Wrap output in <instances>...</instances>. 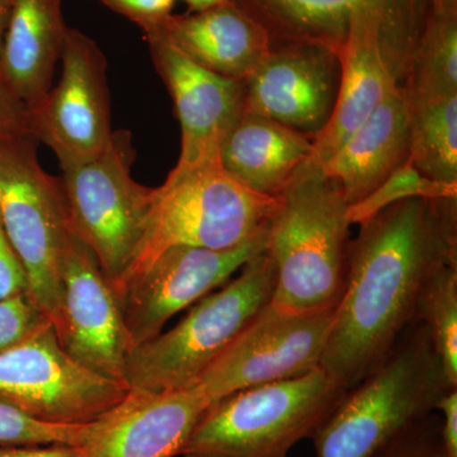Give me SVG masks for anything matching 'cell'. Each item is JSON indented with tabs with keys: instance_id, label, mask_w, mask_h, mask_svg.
I'll return each mask as SVG.
<instances>
[{
	"instance_id": "obj_1",
	"label": "cell",
	"mask_w": 457,
	"mask_h": 457,
	"mask_svg": "<svg viewBox=\"0 0 457 457\" xmlns=\"http://www.w3.org/2000/svg\"><path fill=\"white\" fill-rule=\"evenodd\" d=\"M450 262L457 263V201L408 198L362 222L320 368L345 390L359 384L416 323L423 286Z\"/></svg>"
},
{
	"instance_id": "obj_2",
	"label": "cell",
	"mask_w": 457,
	"mask_h": 457,
	"mask_svg": "<svg viewBox=\"0 0 457 457\" xmlns=\"http://www.w3.org/2000/svg\"><path fill=\"white\" fill-rule=\"evenodd\" d=\"M347 210L341 187L312 156L279 195L267 230L270 305L294 314L335 311L351 243Z\"/></svg>"
},
{
	"instance_id": "obj_3",
	"label": "cell",
	"mask_w": 457,
	"mask_h": 457,
	"mask_svg": "<svg viewBox=\"0 0 457 457\" xmlns=\"http://www.w3.org/2000/svg\"><path fill=\"white\" fill-rule=\"evenodd\" d=\"M428 330L414 323L365 378L345 390L312 436L315 457H375L437 411L453 389Z\"/></svg>"
},
{
	"instance_id": "obj_4",
	"label": "cell",
	"mask_w": 457,
	"mask_h": 457,
	"mask_svg": "<svg viewBox=\"0 0 457 457\" xmlns=\"http://www.w3.org/2000/svg\"><path fill=\"white\" fill-rule=\"evenodd\" d=\"M278 204V197L255 194L234 179L220 159L174 167L150 191L143 237L123 282L170 246L224 251L245 245L266 233Z\"/></svg>"
},
{
	"instance_id": "obj_5",
	"label": "cell",
	"mask_w": 457,
	"mask_h": 457,
	"mask_svg": "<svg viewBox=\"0 0 457 457\" xmlns=\"http://www.w3.org/2000/svg\"><path fill=\"white\" fill-rule=\"evenodd\" d=\"M345 390L321 368L258 385L213 402L183 457H288L312 438Z\"/></svg>"
},
{
	"instance_id": "obj_6",
	"label": "cell",
	"mask_w": 457,
	"mask_h": 457,
	"mask_svg": "<svg viewBox=\"0 0 457 457\" xmlns=\"http://www.w3.org/2000/svg\"><path fill=\"white\" fill-rule=\"evenodd\" d=\"M275 269L266 252L239 276L198 300L176 327L132 348L126 360L129 389L167 392L195 386L237 337L270 302Z\"/></svg>"
},
{
	"instance_id": "obj_7",
	"label": "cell",
	"mask_w": 457,
	"mask_h": 457,
	"mask_svg": "<svg viewBox=\"0 0 457 457\" xmlns=\"http://www.w3.org/2000/svg\"><path fill=\"white\" fill-rule=\"evenodd\" d=\"M32 135L0 139V218L29 279V297L60 326L71 224L60 179L44 170Z\"/></svg>"
},
{
	"instance_id": "obj_8",
	"label": "cell",
	"mask_w": 457,
	"mask_h": 457,
	"mask_svg": "<svg viewBox=\"0 0 457 457\" xmlns=\"http://www.w3.org/2000/svg\"><path fill=\"white\" fill-rule=\"evenodd\" d=\"M134 152L129 132H113L99 154L62 167L60 179L71 231L95 253L114 291L137 255L152 191L132 179Z\"/></svg>"
},
{
	"instance_id": "obj_9",
	"label": "cell",
	"mask_w": 457,
	"mask_h": 457,
	"mask_svg": "<svg viewBox=\"0 0 457 457\" xmlns=\"http://www.w3.org/2000/svg\"><path fill=\"white\" fill-rule=\"evenodd\" d=\"M254 18L272 44L312 42L342 49L352 23L374 21L383 36V53L396 82L411 71L425 25L428 0H230Z\"/></svg>"
},
{
	"instance_id": "obj_10",
	"label": "cell",
	"mask_w": 457,
	"mask_h": 457,
	"mask_svg": "<svg viewBox=\"0 0 457 457\" xmlns=\"http://www.w3.org/2000/svg\"><path fill=\"white\" fill-rule=\"evenodd\" d=\"M75 362L53 324L17 347L0 352V399L54 425H88L129 393Z\"/></svg>"
},
{
	"instance_id": "obj_11",
	"label": "cell",
	"mask_w": 457,
	"mask_h": 457,
	"mask_svg": "<svg viewBox=\"0 0 457 457\" xmlns=\"http://www.w3.org/2000/svg\"><path fill=\"white\" fill-rule=\"evenodd\" d=\"M60 62V80L29 110V128L38 143L55 153L62 168L99 154L114 131L107 60L97 42L69 27Z\"/></svg>"
},
{
	"instance_id": "obj_12",
	"label": "cell",
	"mask_w": 457,
	"mask_h": 457,
	"mask_svg": "<svg viewBox=\"0 0 457 457\" xmlns=\"http://www.w3.org/2000/svg\"><path fill=\"white\" fill-rule=\"evenodd\" d=\"M266 245L267 231L224 251L189 245L165 249L114 291L132 348L161 335L173 315L227 284L246 262L263 253Z\"/></svg>"
},
{
	"instance_id": "obj_13",
	"label": "cell",
	"mask_w": 457,
	"mask_h": 457,
	"mask_svg": "<svg viewBox=\"0 0 457 457\" xmlns=\"http://www.w3.org/2000/svg\"><path fill=\"white\" fill-rule=\"evenodd\" d=\"M332 312L294 314L267 303L198 381L213 403L320 368Z\"/></svg>"
},
{
	"instance_id": "obj_14",
	"label": "cell",
	"mask_w": 457,
	"mask_h": 457,
	"mask_svg": "<svg viewBox=\"0 0 457 457\" xmlns=\"http://www.w3.org/2000/svg\"><path fill=\"white\" fill-rule=\"evenodd\" d=\"M56 335L75 362L128 386L126 360L132 345L119 299L95 253L73 231L65 252L62 319Z\"/></svg>"
},
{
	"instance_id": "obj_15",
	"label": "cell",
	"mask_w": 457,
	"mask_h": 457,
	"mask_svg": "<svg viewBox=\"0 0 457 457\" xmlns=\"http://www.w3.org/2000/svg\"><path fill=\"white\" fill-rule=\"evenodd\" d=\"M341 82L338 54L312 42H278L248 77L245 112L312 137L326 128Z\"/></svg>"
},
{
	"instance_id": "obj_16",
	"label": "cell",
	"mask_w": 457,
	"mask_h": 457,
	"mask_svg": "<svg viewBox=\"0 0 457 457\" xmlns=\"http://www.w3.org/2000/svg\"><path fill=\"white\" fill-rule=\"evenodd\" d=\"M144 38L179 120L182 144L176 167L219 159L222 141L245 113L243 80L207 71L159 33Z\"/></svg>"
},
{
	"instance_id": "obj_17",
	"label": "cell",
	"mask_w": 457,
	"mask_h": 457,
	"mask_svg": "<svg viewBox=\"0 0 457 457\" xmlns=\"http://www.w3.org/2000/svg\"><path fill=\"white\" fill-rule=\"evenodd\" d=\"M212 403L198 385L167 392L129 390L90 423L84 457L180 456Z\"/></svg>"
},
{
	"instance_id": "obj_18",
	"label": "cell",
	"mask_w": 457,
	"mask_h": 457,
	"mask_svg": "<svg viewBox=\"0 0 457 457\" xmlns=\"http://www.w3.org/2000/svg\"><path fill=\"white\" fill-rule=\"evenodd\" d=\"M341 82L332 116L314 141L312 158L324 164L383 104L396 82L383 53L378 23L359 18L352 23L338 53Z\"/></svg>"
},
{
	"instance_id": "obj_19",
	"label": "cell",
	"mask_w": 457,
	"mask_h": 457,
	"mask_svg": "<svg viewBox=\"0 0 457 457\" xmlns=\"http://www.w3.org/2000/svg\"><path fill=\"white\" fill-rule=\"evenodd\" d=\"M149 33L163 36L207 71L236 80H245L272 46L264 27L233 2L195 13L171 14Z\"/></svg>"
},
{
	"instance_id": "obj_20",
	"label": "cell",
	"mask_w": 457,
	"mask_h": 457,
	"mask_svg": "<svg viewBox=\"0 0 457 457\" xmlns=\"http://www.w3.org/2000/svg\"><path fill=\"white\" fill-rule=\"evenodd\" d=\"M408 104L402 86L323 165L348 204L359 203L409 161Z\"/></svg>"
},
{
	"instance_id": "obj_21",
	"label": "cell",
	"mask_w": 457,
	"mask_h": 457,
	"mask_svg": "<svg viewBox=\"0 0 457 457\" xmlns=\"http://www.w3.org/2000/svg\"><path fill=\"white\" fill-rule=\"evenodd\" d=\"M314 154L312 137L254 113H243L222 141L219 159L255 194L278 197Z\"/></svg>"
},
{
	"instance_id": "obj_22",
	"label": "cell",
	"mask_w": 457,
	"mask_h": 457,
	"mask_svg": "<svg viewBox=\"0 0 457 457\" xmlns=\"http://www.w3.org/2000/svg\"><path fill=\"white\" fill-rule=\"evenodd\" d=\"M64 0H13L0 71L29 110L49 93L66 31Z\"/></svg>"
},
{
	"instance_id": "obj_23",
	"label": "cell",
	"mask_w": 457,
	"mask_h": 457,
	"mask_svg": "<svg viewBox=\"0 0 457 457\" xmlns=\"http://www.w3.org/2000/svg\"><path fill=\"white\" fill-rule=\"evenodd\" d=\"M404 93L409 162L428 179L457 183V93L428 96L407 89Z\"/></svg>"
},
{
	"instance_id": "obj_24",
	"label": "cell",
	"mask_w": 457,
	"mask_h": 457,
	"mask_svg": "<svg viewBox=\"0 0 457 457\" xmlns=\"http://www.w3.org/2000/svg\"><path fill=\"white\" fill-rule=\"evenodd\" d=\"M402 87L420 95L457 93V0H428L425 25Z\"/></svg>"
},
{
	"instance_id": "obj_25",
	"label": "cell",
	"mask_w": 457,
	"mask_h": 457,
	"mask_svg": "<svg viewBox=\"0 0 457 457\" xmlns=\"http://www.w3.org/2000/svg\"><path fill=\"white\" fill-rule=\"evenodd\" d=\"M417 321L428 330L447 378L457 386V263L444 264L423 286Z\"/></svg>"
},
{
	"instance_id": "obj_26",
	"label": "cell",
	"mask_w": 457,
	"mask_h": 457,
	"mask_svg": "<svg viewBox=\"0 0 457 457\" xmlns=\"http://www.w3.org/2000/svg\"><path fill=\"white\" fill-rule=\"evenodd\" d=\"M416 197L436 201H457V183L437 182L428 179L408 161L390 174L368 196L359 203L348 204V220L351 225H361L374 218L390 204Z\"/></svg>"
},
{
	"instance_id": "obj_27",
	"label": "cell",
	"mask_w": 457,
	"mask_h": 457,
	"mask_svg": "<svg viewBox=\"0 0 457 457\" xmlns=\"http://www.w3.org/2000/svg\"><path fill=\"white\" fill-rule=\"evenodd\" d=\"M88 425H54L36 420L0 399V446H80L88 436Z\"/></svg>"
},
{
	"instance_id": "obj_28",
	"label": "cell",
	"mask_w": 457,
	"mask_h": 457,
	"mask_svg": "<svg viewBox=\"0 0 457 457\" xmlns=\"http://www.w3.org/2000/svg\"><path fill=\"white\" fill-rule=\"evenodd\" d=\"M51 324L50 318L29 295L0 300V352L29 341Z\"/></svg>"
},
{
	"instance_id": "obj_29",
	"label": "cell",
	"mask_w": 457,
	"mask_h": 457,
	"mask_svg": "<svg viewBox=\"0 0 457 457\" xmlns=\"http://www.w3.org/2000/svg\"><path fill=\"white\" fill-rule=\"evenodd\" d=\"M441 418L435 413L411 427L375 457H444Z\"/></svg>"
},
{
	"instance_id": "obj_30",
	"label": "cell",
	"mask_w": 457,
	"mask_h": 457,
	"mask_svg": "<svg viewBox=\"0 0 457 457\" xmlns=\"http://www.w3.org/2000/svg\"><path fill=\"white\" fill-rule=\"evenodd\" d=\"M111 11L139 26L144 35L154 31L170 17L177 0H99Z\"/></svg>"
},
{
	"instance_id": "obj_31",
	"label": "cell",
	"mask_w": 457,
	"mask_h": 457,
	"mask_svg": "<svg viewBox=\"0 0 457 457\" xmlns=\"http://www.w3.org/2000/svg\"><path fill=\"white\" fill-rule=\"evenodd\" d=\"M29 293V275L0 218V300Z\"/></svg>"
},
{
	"instance_id": "obj_32",
	"label": "cell",
	"mask_w": 457,
	"mask_h": 457,
	"mask_svg": "<svg viewBox=\"0 0 457 457\" xmlns=\"http://www.w3.org/2000/svg\"><path fill=\"white\" fill-rule=\"evenodd\" d=\"M31 135L29 108L0 71V139Z\"/></svg>"
},
{
	"instance_id": "obj_33",
	"label": "cell",
	"mask_w": 457,
	"mask_h": 457,
	"mask_svg": "<svg viewBox=\"0 0 457 457\" xmlns=\"http://www.w3.org/2000/svg\"><path fill=\"white\" fill-rule=\"evenodd\" d=\"M441 411V441L444 457H457V387L442 396L437 404Z\"/></svg>"
},
{
	"instance_id": "obj_34",
	"label": "cell",
	"mask_w": 457,
	"mask_h": 457,
	"mask_svg": "<svg viewBox=\"0 0 457 457\" xmlns=\"http://www.w3.org/2000/svg\"><path fill=\"white\" fill-rule=\"evenodd\" d=\"M0 457H84L78 446H0Z\"/></svg>"
},
{
	"instance_id": "obj_35",
	"label": "cell",
	"mask_w": 457,
	"mask_h": 457,
	"mask_svg": "<svg viewBox=\"0 0 457 457\" xmlns=\"http://www.w3.org/2000/svg\"><path fill=\"white\" fill-rule=\"evenodd\" d=\"M13 0H0V55H2L3 44L7 33L9 18H11Z\"/></svg>"
},
{
	"instance_id": "obj_36",
	"label": "cell",
	"mask_w": 457,
	"mask_h": 457,
	"mask_svg": "<svg viewBox=\"0 0 457 457\" xmlns=\"http://www.w3.org/2000/svg\"><path fill=\"white\" fill-rule=\"evenodd\" d=\"M187 4V13H195V12L204 11L216 7V5L224 4V3L230 2V0H183Z\"/></svg>"
}]
</instances>
